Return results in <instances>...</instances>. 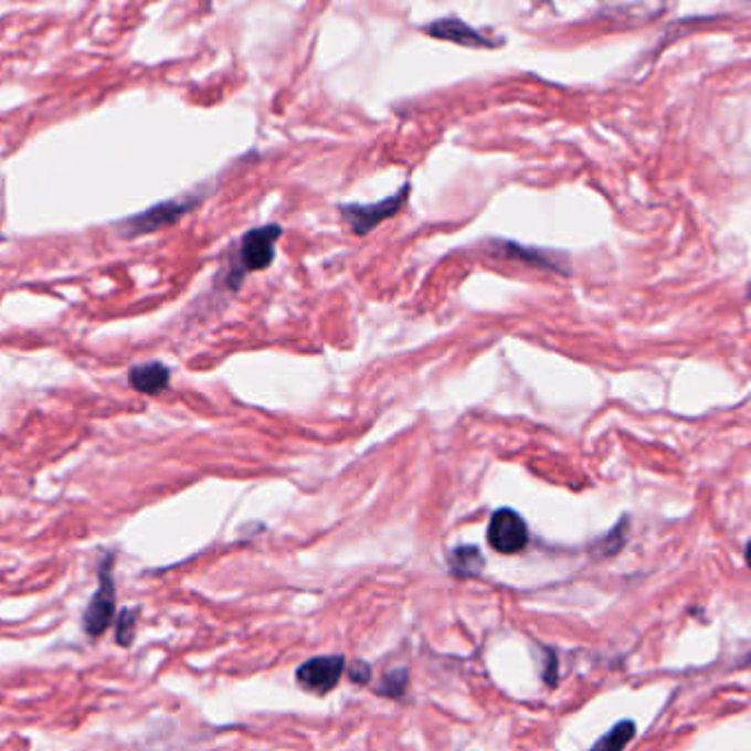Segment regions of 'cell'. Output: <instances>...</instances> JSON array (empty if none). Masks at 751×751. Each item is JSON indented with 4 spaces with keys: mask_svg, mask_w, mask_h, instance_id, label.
I'll return each instance as SVG.
<instances>
[{
    "mask_svg": "<svg viewBox=\"0 0 751 751\" xmlns=\"http://www.w3.org/2000/svg\"><path fill=\"white\" fill-rule=\"evenodd\" d=\"M128 383L144 394H159L170 385V371L161 362H148L135 367L128 376Z\"/></svg>",
    "mask_w": 751,
    "mask_h": 751,
    "instance_id": "cell-8",
    "label": "cell"
},
{
    "mask_svg": "<svg viewBox=\"0 0 751 751\" xmlns=\"http://www.w3.org/2000/svg\"><path fill=\"white\" fill-rule=\"evenodd\" d=\"M345 668H347V662L342 657H316V659L305 662L298 668L296 679L305 690L316 692V695H327L340 684Z\"/></svg>",
    "mask_w": 751,
    "mask_h": 751,
    "instance_id": "cell-4",
    "label": "cell"
},
{
    "mask_svg": "<svg viewBox=\"0 0 751 751\" xmlns=\"http://www.w3.org/2000/svg\"><path fill=\"white\" fill-rule=\"evenodd\" d=\"M635 739V723L622 721L609 734H604L591 751H624V748Z\"/></svg>",
    "mask_w": 751,
    "mask_h": 751,
    "instance_id": "cell-10",
    "label": "cell"
},
{
    "mask_svg": "<svg viewBox=\"0 0 751 751\" xmlns=\"http://www.w3.org/2000/svg\"><path fill=\"white\" fill-rule=\"evenodd\" d=\"M447 564L456 578H476L485 569V558L478 547H458L449 553Z\"/></svg>",
    "mask_w": 751,
    "mask_h": 751,
    "instance_id": "cell-9",
    "label": "cell"
},
{
    "mask_svg": "<svg viewBox=\"0 0 751 751\" xmlns=\"http://www.w3.org/2000/svg\"><path fill=\"white\" fill-rule=\"evenodd\" d=\"M487 540L494 551L503 556H514L520 553L529 544V529L522 516L509 507L498 509L491 516L489 529H487Z\"/></svg>",
    "mask_w": 751,
    "mask_h": 751,
    "instance_id": "cell-1",
    "label": "cell"
},
{
    "mask_svg": "<svg viewBox=\"0 0 751 751\" xmlns=\"http://www.w3.org/2000/svg\"><path fill=\"white\" fill-rule=\"evenodd\" d=\"M281 236H283V230L278 225H265V228H258L245 234L241 241V250H239L243 274L267 269L276 256V243Z\"/></svg>",
    "mask_w": 751,
    "mask_h": 751,
    "instance_id": "cell-3",
    "label": "cell"
},
{
    "mask_svg": "<svg viewBox=\"0 0 751 751\" xmlns=\"http://www.w3.org/2000/svg\"><path fill=\"white\" fill-rule=\"evenodd\" d=\"M186 210H190V203L183 201H170V203H161L157 208L146 210L144 214L135 216L128 221L130 234H144V232H155L163 225L174 223L181 214H186Z\"/></svg>",
    "mask_w": 751,
    "mask_h": 751,
    "instance_id": "cell-6",
    "label": "cell"
},
{
    "mask_svg": "<svg viewBox=\"0 0 751 751\" xmlns=\"http://www.w3.org/2000/svg\"><path fill=\"white\" fill-rule=\"evenodd\" d=\"M135 624H137V611H124L117 624V642L119 646H130L133 637H135Z\"/></svg>",
    "mask_w": 751,
    "mask_h": 751,
    "instance_id": "cell-11",
    "label": "cell"
},
{
    "mask_svg": "<svg viewBox=\"0 0 751 751\" xmlns=\"http://www.w3.org/2000/svg\"><path fill=\"white\" fill-rule=\"evenodd\" d=\"M115 613V584H113V575H110V560H106L102 575H99V591L95 593V597L91 600L86 613H84V631L91 637L102 635Z\"/></svg>",
    "mask_w": 751,
    "mask_h": 751,
    "instance_id": "cell-5",
    "label": "cell"
},
{
    "mask_svg": "<svg viewBox=\"0 0 751 751\" xmlns=\"http://www.w3.org/2000/svg\"><path fill=\"white\" fill-rule=\"evenodd\" d=\"M349 677H351V681H356V684H367V681L371 679V668H369L364 662H356V664L351 666V670H349Z\"/></svg>",
    "mask_w": 751,
    "mask_h": 751,
    "instance_id": "cell-12",
    "label": "cell"
},
{
    "mask_svg": "<svg viewBox=\"0 0 751 751\" xmlns=\"http://www.w3.org/2000/svg\"><path fill=\"white\" fill-rule=\"evenodd\" d=\"M427 31L438 40H449V42H456V44H463V46H494V42L489 38H485L480 31L472 29L469 24H465L458 18L438 20V22L430 24Z\"/></svg>",
    "mask_w": 751,
    "mask_h": 751,
    "instance_id": "cell-7",
    "label": "cell"
},
{
    "mask_svg": "<svg viewBox=\"0 0 751 751\" xmlns=\"http://www.w3.org/2000/svg\"><path fill=\"white\" fill-rule=\"evenodd\" d=\"M408 192H410V186H403L399 192H394L392 197L383 199V201H377V203H356V205H345L342 208V216L345 221L349 223V228L358 234V236H364L369 234L371 230H376L377 225L390 216H394L405 199H408Z\"/></svg>",
    "mask_w": 751,
    "mask_h": 751,
    "instance_id": "cell-2",
    "label": "cell"
}]
</instances>
